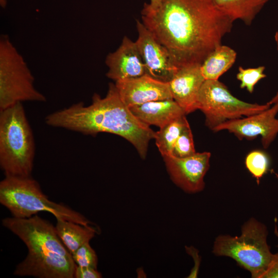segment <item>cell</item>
<instances>
[{"mask_svg":"<svg viewBox=\"0 0 278 278\" xmlns=\"http://www.w3.org/2000/svg\"><path fill=\"white\" fill-rule=\"evenodd\" d=\"M56 220L57 234L71 254L83 244L90 242L96 233V230L90 225H84L61 219Z\"/></svg>","mask_w":278,"mask_h":278,"instance_id":"ac0fdd59","label":"cell"},{"mask_svg":"<svg viewBox=\"0 0 278 278\" xmlns=\"http://www.w3.org/2000/svg\"><path fill=\"white\" fill-rule=\"evenodd\" d=\"M236 51L229 46L220 44L212 51L200 66L205 80H218L234 64Z\"/></svg>","mask_w":278,"mask_h":278,"instance_id":"e0dca14e","label":"cell"},{"mask_svg":"<svg viewBox=\"0 0 278 278\" xmlns=\"http://www.w3.org/2000/svg\"><path fill=\"white\" fill-rule=\"evenodd\" d=\"M45 123L60 128L95 135L106 132L127 140L144 159L150 141L155 132L137 119L121 99L115 84L110 83L107 95L101 97L95 93L91 103L79 102L47 115Z\"/></svg>","mask_w":278,"mask_h":278,"instance_id":"7a4b0ae2","label":"cell"},{"mask_svg":"<svg viewBox=\"0 0 278 278\" xmlns=\"http://www.w3.org/2000/svg\"><path fill=\"white\" fill-rule=\"evenodd\" d=\"M141 15L143 24L178 67L201 64L233 23L213 0H162L155 7L145 3Z\"/></svg>","mask_w":278,"mask_h":278,"instance_id":"6da1fadb","label":"cell"},{"mask_svg":"<svg viewBox=\"0 0 278 278\" xmlns=\"http://www.w3.org/2000/svg\"><path fill=\"white\" fill-rule=\"evenodd\" d=\"M267 236L266 225L251 218L242 225L239 236H218L212 251L216 256L232 258L250 272L252 277L262 278L273 255Z\"/></svg>","mask_w":278,"mask_h":278,"instance_id":"5b68a950","label":"cell"},{"mask_svg":"<svg viewBox=\"0 0 278 278\" xmlns=\"http://www.w3.org/2000/svg\"><path fill=\"white\" fill-rule=\"evenodd\" d=\"M162 0H150L149 3H147L148 5L151 7H155L157 6Z\"/></svg>","mask_w":278,"mask_h":278,"instance_id":"83f0119b","label":"cell"},{"mask_svg":"<svg viewBox=\"0 0 278 278\" xmlns=\"http://www.w3.org/2000/svg\"><path fill=\"white\" fill-rule=\"evenodd\" d=\"M0 203L15 218H29L38 212H47L56 219L84 225L93 224L79 212L49 200L31 176H5L0 182Z\"/></svg>","mask_w":278,"mask_h":278,"instance_id":"277c9868","label":"cell"},{"mask_svg":"<svg viewBox=\"0 0 278 278\" xmlns=\"http://www.w3.org/2000/svg\"><path fill=\"white\" fill-rule=\"evenodd\" d=\"M278 105L255 114L229 120L215 127L212 131L227 130L238 139L251 140L258 136L264 148H268L278 134Z\"/></svg>","mask_w":278,"mask_h":278,"instance_id":"9c48e42d","label":"cell"},{"mask_svg":"<svg viewBox=\"0 0 278 278\" xmlns=\"http://www.w3.org/2000/svg\"><path fill=\"white\" fill-rule=\"evenodd\" d=\"M115 85L121 99L129 108L152 101L173 99L168 82L147 74L116 81Z\"/></svg>","mask_w":278,"mask_h":278,"instance_id":"4fadbf2b","label":"cell"},{"mask_svg":"<svg viewBox=\"0 0 278 278\" xmlns=\"http://www.w3.org/2000/svg\"><path fill=\"white\" fill-rule=\"evenodd\" d=\"M200 66L194 64L179 67L168 82L172 98L186 115L198 110V94L205 81Z\"/></svg>","mask_w":278,"mask_h":278,"instance_id":"5bb4252c","label":"cell"},{"mask_svg":"<svg viewBox=\"0 0 278 278\" xmlns=\"http://www.w3.org/2000/svg\"><path fill=\"white\" fill-rule=\"evenodd\" d=\"M129 108L142 123L149 126L154 125L160 128L186 115L173 99L152 101Z\"/></svg>","mask_w":278,"mask_h":278,"instance_id":"2e32d148","label":"cell"},{"mask_svg":"<svg viewBox=\"0 0 278 278\" xmlns=\"http://www.w3.org/2000/svg\"><path fill=\"white\" fill-rule=\"evenodd\" d=\"M136 28L138 36L135 42L146 74L157 80L168 82L179 67L167 49L157 40L142 22L137 21Z\"/></svg>","mask_w":278,"mask_h":278,"instance_id":"8fae6325","label":"cell"},{"mask_svg":"<svg viewBox=\"0 0 278 278\" xmlns=\"http://www.w3.org/2000/svg\"><path fill=\"white\" fill-rule=\"evenodd\" d=\"M107 76L115 82L146 74L144 63L135 41L125 36L118 48L106 57Z\"/></svg>","mask_w":278,"mask_h":278,"instance_id":"9a60e30c","label":"cell"},{"mask_svg":"<svg viewBox=\"0 0 278 278\" xmlns=\"http://www.w3.org/2000/svg\"><path fill=\"white\" fill-rule=\"evenodd\" d=\"M23 57L7 35L0 39V110L24 101L45 102Z\"/></svg>","mask_w":278,"mask_h":278,"instance_id":"8992f818","label":"cell"},{"mask_svg":"<svg viewBox=\"0 0 278 278\" xmlns=\"http://www.w3.org/2000/svg\"><path fill=\"white\" fill-rule=\"evenodd\" d=\"M89 242L83 244L71 254L77 266L90 267L97 269V256Z\"/></svg>","mask_w":278,"mask_h":278,"instance_id":"cb8c5ba5","label":"cell"},{"mask_svg":"<svg viewBox=\"0 0 278 278\" xmlns=\"http://www.w3.org/2000/svg\"><path fill=\"white\" fill-rule=\"evenodd\" d=\"M274 40L276 44L277 49L278 50V31H276L274 35ZM271 105H278V91L275 95L272 98V99L268 102Z\"/></svg>","mask_w":278,"mask_h":278,"instance_id":"4316f807","label":"cell"},{"mask_svg":"<svg viewBox=\"0 0 278 278\" xmlns=\"http://www.w3.org/2000/svg\"><path fill=\"white\" fill-rule=\"evenodd\" d=\"M265 70L264 66L247 68L239 66L236 78L240 81V87L245 88L249 93H252L256 83L266 77L264 73Z\"/></svg>","mask_w":278,"mask_h":278,"instance_id":"603a6c76","label":"cell"},{"mask_svg":"<svg viewBox=\"0 0 278 278\" xmlns=\"http://www.w3.org/2000/svg\"><path fill=\"white\" fill-rule=\"evenodd\" d=\"M76 264L72 256L57 253L38 255L28 253L18 264L14 274L38 278H73Z\"/></svg>","mask_w":278,"mask_h":278,"instance_id":"7c38bea8","label":"cell"},{"mask_svg":"<svg viewBox=\"0 0 278 278\" xmlns=\"http://www.w3.org/2000/svg\"><path fill=\"white\" fill-rule=\"evenodd\" d=\"M1 6L5 7L6 5V0H1Z\"/></svg>","mask_w":278,"mask_h":278,"instance_id":"f1b7e54d","label":"cell"},{"mask_svg":"<svg viewBox=\"0 0 278 278\" xmlns=\"http://www.w3.org/2000/svg\"><path fill=\"white\" fill-rule=\"evenodd\" d=\"M34 155L33 133L22 103L0 110V166L5 176H31Z\"/></svg>","mask_w":278,"mask_h":278,"instance_id":"3957f363","label":"cell"},{"mask_svg":"<svg viewBox=\"0 0 278 278\" xmlns=\"http://www.w3.org/2000/svg\"><path fill=\"white\" fill-rule=\"evenodd\" d=\"M2 222L24 242L29 253L43 255L55 253L72 256L58 236L55 226L37 215L25 218L6 217Z\"/></svg>","mask_w":278,"mask_h":278,"instance_id":"ba28073f","label":"cell"},{"mask_svg":"<svg viewBox=\"0 0 278 278\" xmlns=\"http://www.w3.org/2000/svg\"><path fill=\"white\" fill-rule=\"evenodd\" d=\"M245 165L259 184L260 178L267 172L269 169V158L265 152L254 150L249 153L246 156Z\"/></svg>","mask_w":278,"mask_h":278,"instance_id":"44dd1931","label":"cell"},{"mask_svg":"<svg viewBox=\"0 0 278 278\" xmlns=\"http://www.w3.org/2000/svg\"><path fill=\"white\" fill-rule=\"evenodd\" d=\"M163 158L168 173L177 186L189 194L204 189V176L210 167V152H196L185 158L171 155Z\"/></svg>","mask_w":278,"mask_h":278,"instance_id":"30bf717a","label":"cell"},{"mask_svg":"<svg viewBox=\"0 0 278 278\" xmlns=\"http://www.w3.org/2000/svg\"><path fill=\"white\" fill-rule=\"evenodd\" d=\"M262 278H278V252L273 254L271 260Z\"/></svg>","mask_w":278,"mask_h":278,"instance_id":"484cf974","label":"cell"},{"mask_svg":"<svg viewBox=\"0 0 278 278\" xmlns=\"http://www.w3.org/2000/svg\"><path fill=\"white\" fill-rule=\"evenodd\" d=\"M216 6L233 22L239 20L250 25L270 0H213Z\"/></svg>","mask_w":278,"mask_h":278,"instance_id":"d6986e66","label":"cell"},{"mask_svg":"<svg viewBox=\"0 0 278 278\" xmlns=\"http://www.w3.org/2000/svg\"><path fill=\"white\" fill-rule=\"evenodd\" d=\"M188 121L184 115L174 120L155 132V144L162 156L171 154L175 144Z\"/></svg>","mask_w":278,"mask_h":278,"instance_id":"ffe728a7","label":"cell"},{"mask_svg":"<svg viewBox=\"0 0 278 278\" xmlns=\"http://www.w3.org/2000/svg\"><path fill=\"white\" fill-rule=\"evenodd\" d=\"M196 152L193 134L188 123L178 138L171 155L177 158H185Z\"/></svg>","mask_w":278,"mask_h":278,"instance_id":"7402d4cb","label":"cell"},{"mask_svg":"<svg viewBox=\"0 0 278 278\" xmlns=\"http://www.w3.org/2000/svg\"><path fill=\"white\" fill-rule=\"evenodd\" d=\"M74 277L75 278H100L101 274L97 269L90 267L76 266Z\"/></svg>","mask_w":278,"mask_h":278,"instance_id":"d4e9b609","label":"cell"},{"mask_svg":"<svg viewBox=\"0 0 278 278\" xmlns=\"http://www.w3.org/2000/svg\"><path fill=\"white\" fill-rule=\"evenodd\" d=\"M271 106L268 102L259 105L242 101L218 80H205L197 100V108L204 114L205 125L211 130L227 120L260 113Z\"/></svg>","mask_w":278,"mask_h":278,"instance_id":"52a82bcc","label":"cell"}]
</instances>
